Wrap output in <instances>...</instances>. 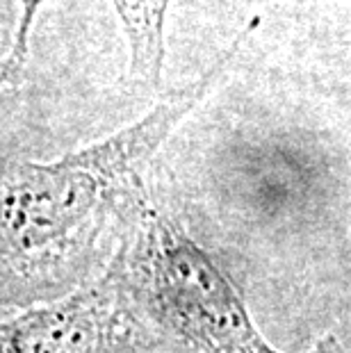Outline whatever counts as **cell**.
<instances>
[{
	"label": "cell",
	"mask_w": 351,
	"mask_h": 353,
	"mask_svg": "<svg viewBox=\"0 0 351 353\" xmlns=\"http://www.w3.org/2000/svg\"><path fill=\"white\" fill-rule=\"evenodd\" d=\"M233 50L169 94L139 123L50 164H19L3 180L5 294L53 292L87 272L110 219L130 221L146 199L141 171L169 130L201 101Z\"/></svg>",
	"instance_id": "1"
},
{
	"label": "cell",
	"mask_w": 351,
	"mask_h": 353,
	"mask_svg": "<svg viewBox=\"0 0 351 353\" xmlns=\"http://www.w3.org/2000/svg\"><path fill=\"white\" fill-rule=\"evenodd\" d=\"M310 353H351V351L342 347L335 337H324L322 342H317V347L312 349Z\"/></svg>",
	"instance_id": "5"
},
{
	"label": "cell",
	"mask_w": 351,
	"mask_h": 353,
	"mask_svg": "<svg viewBox=\"0 0 351 353\" xmlns=\"http://www.w3.org/2000/svg\"><path fill=\"white\" fill-rule=\"evenodd\" d=\"M144 319L121 269L69 296L28 307L3 321V353H135L144 347Z\"/></svg>",
	"instance_id": "3"
},
{
	"label": "cell",
	"mask_w": 351,
	"mask_h": 353,
	"mask_svg": "<svg viewBox=\"0 0 351 353\" xmlns=\"http://www.w3.org/2000/svg\"><path fill=\"white\" fill-rule=\"evenodd\" d=\"M132 41V76L158 85L162 66V10L167 0H117Z\"/></svg>",
	"instance_id": "4"
},
{
	"label": "cell",
	"mask_w": 351,
	"mask_h": 353,
	"mask_svg": "<svg viewBox=\"0 0 351 353\" xmlns=\"http://www.w3.org/2000/svg\"><path fill=\"white\" fill-rule=\"evenodd\" d=\"M139 317L190 353H281L253 324L228 274L178 223L144 201L114 255Z\"/></svg>",
	"instance_id": "2"
}]
</instances>
